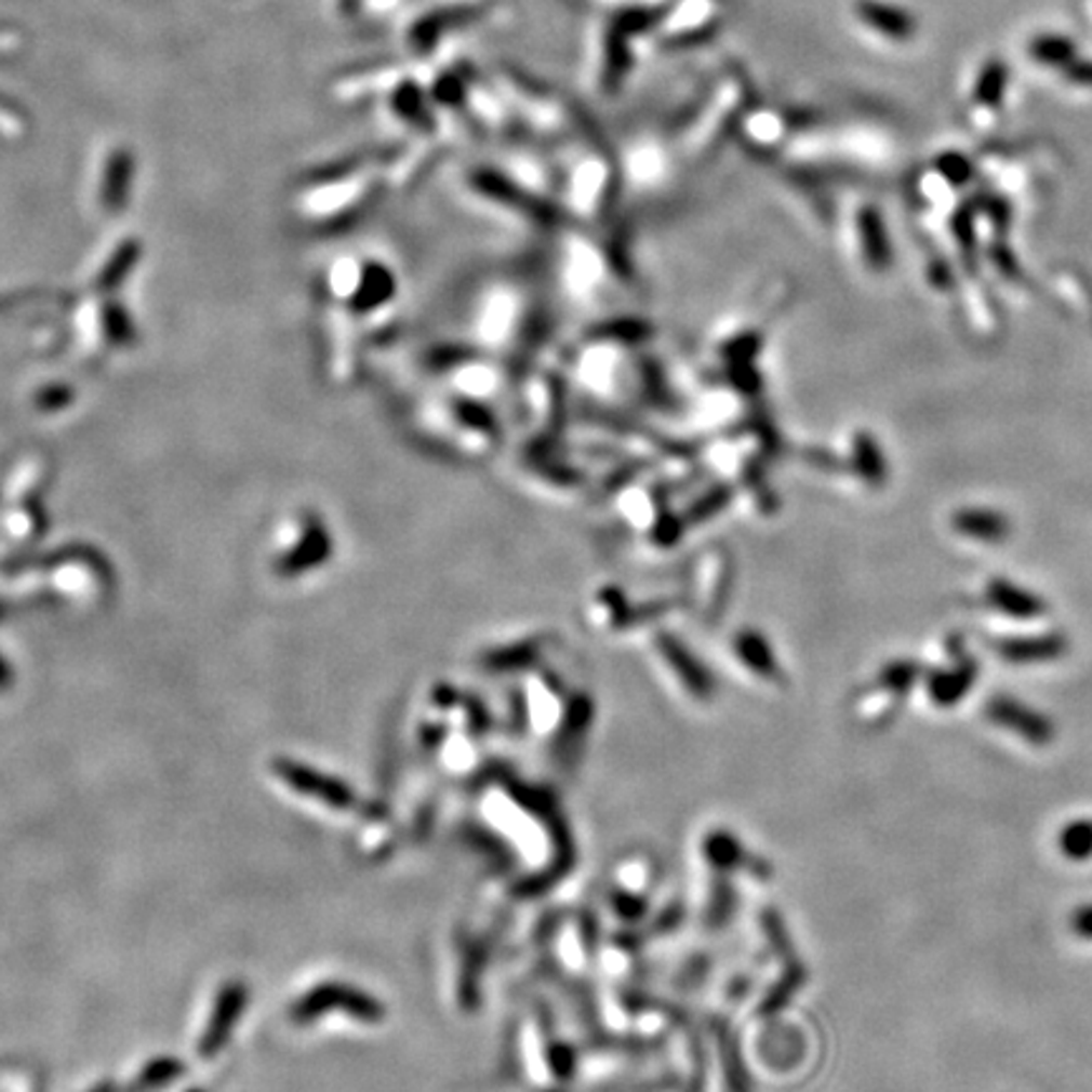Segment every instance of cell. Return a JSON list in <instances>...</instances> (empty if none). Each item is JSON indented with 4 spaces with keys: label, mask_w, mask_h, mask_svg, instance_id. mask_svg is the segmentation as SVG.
Listing matches in <instances>:
<instances>
[{
    "label": "cell",
    "mask_w": 1092,
    "mask_h": 1092,
    "mask_svg": "<svg viewBox=\"0 0 1092 1092\" xmlns=\"http://www.w3.org/2000/svg\"><path fill=\"white\" fill-rule=\"evenodd\" d=\"M531 306L529 296L514 281H493L481 291L474 309V336L478 347L504 351L519 347V339L529 329Z\"/></svg>",
    "instance_id": "1"
},
{
    "label": "cell",
    "mask_w": 1092,
    "mask_h": 1092,
    "mask_svg": "<svg viewBox=\"0 0 1092 1092\" xmlns=\"http://www.w3.org/2000/svg\"><path fill=\"white\" fill-rule=\"evenodd\" d=\"M984 718L997 725V729L1014 734L1024 744L1031 746H1050L1054 736H1057V729H1054L1050 716L1027 706L1020 698H1012V695H994V698L986 701Z\"/></svg>",
    "instance_id": "2"
},
{
    "label": "cell",
    "mask_w": 1092,
    "mask_h": 1092,
    "mask_svg": "<svg viewBox=\"0 0 1092 1092\" xmlns=\"http://www.w3.org/2000/svg\"><path fill=\"white\" fill-rule=\"evenodd\" d=\"M342 1007L349 1009V1012L357 1016V1022H362V1024H379L385 1020V1012H387V1009L379 1004L375 997H370V994L351 989V986H344V984H324V986H317L309 997H304L302 1001H298V1004L294 1007V1016L304 1024V1022L317 1020V1016H321V1014H327L329 1009H342Z\"/></svg>",
    "instance_id": "3"
},
{
    "label": "cell",
    "mask_w": 1092,
    "mask_h": 1092,
    "mask_svg": "<svg viewBox=\"0 0 1092 1092\" xmlns=\"http://www.w3.org/2000/svg\"><path fill=\"white\" fill-rule=\"evenodd\" d=\"M653 650L657 663L663 665V670L668 672L672 683H676L688 698L698 703L714 698L716 693L714 678H710V672L703 670V665L695 661L691 650H685V645L676 638V635L657 632L653 640Z\"/></svg>",
    "instance_id": "4"
},
{
    "label": "cell",
    "mask_w": 1092,
    "mask_h": 1092,
    "mask_svg": "<svg viewBox=\"0 0 1092 1092\" xmlns=\"http://www.w3.org/2000/svg\"><path fill=\"white\" fill-rule=\"evenodd\" d=\"M276 772H279L281 780H287L291 787L298 791V795H306V797L317 799V802H324L327 807H332V810L344 812L355 804V795H351V789L347 787V784H342L339 780H334V776L311 772L309 767L291 764V761H279V769H276Z\"/></svg>",
    "instance_id": "5"
},
{
    "label": "cell",
    "mask_w": 1092,
    "mask_h": 1092,
    "mask_svg": "<svg viewBox=\"0 0 1092 1092\" xmlns=\"http://www.w3.org/2000/svg\"><path fill=\"white\" fill-rule=\"evenodd\" d=\"M731 653L744 665V670L754 672L757 678L769 680V683H782L784 680L772 642L754 627H744V630L731 635Z\"/></svg>",
    "instance_id": "6"
},
{
    "label": "cell",
    "mask_w": 1092,
    "mask_h": 1092,
    "mask_svg": "<svg viewBox=\"0 0 1092 1092\" xmlns=\"http://www.w3.org/2000/svg\"><path fill=\"white\" fill-rule=\"evenodd\" d=\"M994 650L999 657L1014 665H1035L1060 661L1067 653V638L1060 632L1044 635H1022V638L994 640Z\"/></svg>",
    "instance_id": "7"
},
{
    "label": "cell",
    "mask_w": 1092,
    "mask_h": 1092,
    "mask_svg": "<svg viewBox=\"0 0 1092 1092\" xmlns=\"http://www.w3.org/2000/svg\"><path fill=\"white\" fill-rule=\"evenodd\" d=\"M978 676V665L974 657H959L954 665L948 668H938L929 672L925 678V691H929L931 701L941 708H951L956 703H961L967 698V693L974 688Z\"/></svg>",
    "instance_id": "8"
},
{
    "label": "cell",
    "mask_w": 1092,
    "mask_h": 1092,
    "mask_svg": "<svg viewBox=\"0 0 1092 1092\" xmlns=\"http://www.w3.org/2000/svg\"><path fill=\"white\" fill-rule=\"evenodd\" d=\"M986 602L991 610L1014 620H1037L1047 610L1042 597L1007 580H994L986 585Z\"/></svg>",
    "instance_id": "9"
},
{
    "label": "cell",
    "mask_w": 1092,
    "mask_h": 1092,
    "mask_svg": "<svg viewBox=\"0 0 1092 1092\" xmlns=\"http://www.w3.org/2000/svg\"><path fill=\"white\" fill-rule=\"evenodd\" d=\"M954 529L976 542H1001L1009 534V521L994 508H961L954 516Z\"/></svg>",
    "instance_id": "10"
},
{
    "label": "cell",
    "mask_w": 1092,
    "mask_h": 1092,
    "mask_svg": "<svg viewBox=\"0 0 1092 1092\" xmlns=\"http://www.w3.org/2000/svg\"><path fill=\"white\" fill-rule=\"evenodd\" d=\"M857 230H860V245H863V256L867 261V266H870L873 271H882V268H888L890 258H893V251H890L885 223H882L880 213L873 211V208H865L857 218Z\"/></svg>",
    "instance_id": "11"
},
{
    "label": "cell",
    "mask_w": 1092,
    "mask_h": 1092,
    "mask_svg": "<svg viewBox=\"0 0 1092 1092\" xmlns=\"http://www.w3.org/2000/svg\"><path fill=\"white\" fill-rule=\"evenodd\" d=\"M852 468L863 476V481L870 485H882L888 478L885 458H882V451L870 432H857L852 438Z\"/></svg>",
    "instance_id": "12"
},
{
    "label": "cell",
    "mask_w": 1092,
    "mask_h": 1092,
    "mask_svg": "<svg viewBox=\"0 0 1092 1092\" xmlns=\"http://www.w3.org/2000/svg\"><path fill=\"white\" fill-rule=\"evenodd\" d=\"M1057 848L1062 857L1073 860V863H1088V860H1092V817L1065 822L1057 835Z\"/></svg>",
    "instance_id": "13"
},
{
    "label": "cell",
    "mask_w": 1092,
    "mask_h": 1092,
    "mask_svg": "<svg viewBox=\"0 0 1092 1092\" xmlns=\"http://www.w3.org/2000/svg\"><path fill=\"white\" fill-rule=\"evenodd\" d=\"M918 678H921V665L914 661H893L882 665V670L878 672V688L895 695V698H905L914 691Z\"/></svg>",
    "instance_id": "14"
},
{
    "label": "cell",
    "mask_w": 1092,
    "mask_h": 1092,
    "mask_svg": "<svg viewBox=\"0 0 1092 1092\" xmlns=\"http://www.w3.org/2000/svg\"><path fill=\"white\" fill-rule=\"evenodd\" d=\"M238 1009H241V991L230 989V994H226V997H223V1007L218 1009V1022H215L213 1027H211V1035H208L205 1050H213V1047L218 1044V1039L228 1035V1027H230V1022H234L236 1016H238Z\"/></svg>",
    "instance_id": "15"
},
{
    "label": "cell",
    "mask_w": 1092,
    "mask_h": 1092,
    "mask_svg": "<svg viewBox=\"0 0 1092 1092\" xmlns=\"http://www.w3.org/2000/svg\"><path fill=\"white\" fill-rule=\"evenodd\" d=\"M1069 931L1077 938L1092 941V903H1082L1069 914Z\"/></svg>",
    "instance_id": "16"
}]
</instances>
